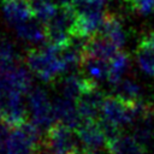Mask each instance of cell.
<instances>
[{"label":"cell","mask_w":154,"mask_h":154,"mask_svg":"<svg viewBox=\"0 0 154 154\" xmlns=\"http://www.w3.org/2000/svg\"><path fill=\"white\" fill-rule=\"evenodd\" d=\"M118 48L108 37H106L103 34L95 32L94 35L89 36L85 43V54L97 57L105 60H111V58L119 51Z\"/></svg>","instance_id":"obj_7"},{"label":"cell","mask_w":154,"mask_h":154,"mask_svg":"<svg viewBox=\"0 0 154 154\" xmlns=\"http://www.w3.org/2000/svg\"><path fill=\"white\" fill-rule=\"evenodd\" d=\"M114 85V94L126 105H132L141 99L140 87L131 79H120Z\"/></svg>","instance_id":"obj_12"},{"label":"cell","mask_w":154,"mask_h":154,"mask_svg":"<svg viewBox=\"0 0 154 154\" xmlns=\"http://www.w3.org/2000/svg\"><path fill=\"white\" fill-rule=\"evenodd\" d=\"M106 149L109 154H144L146 149L134 135L120 134L116 138L106 142Z\"/></svg>","instance_id":"obj_10"},{"label":"cell","mask_w":154,"mask_h":154,"mask_svg":"<svg viewBox=\"0 0 154 154\" xmlns=\"http://www.w3.org/2000/svg\"><path fill=\"white\" fill-rule=\"evenodd\" d=\"M101 118L118 125L119 128L134 122L129 105H126L116 95L105 96L101 107Z\"/></svg>","instance_id":"obj_4"},{"label":"cell","mask_w":154,"mask_h":154,"mask_svg":"<svg viewBox=\"0 0 154 154\" xmlns=\"http://www.w3.org/2000/svg\"><path fill=\"white\" fill-rule=\"evenodd\" d=\"M25 63L34 73L47 83L55 82L67 70L60 57V49L49 43L43 48H30L25 54Z\"/></svg>","instance_id":"obj_1"},{"label":"cell","mask_w":154,"mask_h":154,"mask_svg":"<svg viewBox=\"0 0 154 154\" xmlns=\"http://www.w3.org/2000/svg\"><path fill=\"white\" fill-rule=\"evenodd\" d=\"M136 58L141 69L150 76H154V49L138 43L136 48Z\"/></svg>","instance_id":"obj_16"},{"label":"cell","mask_w":154,"mask_h":154,"mask_svg":"<svg viewBox=\"0 0 154 154\" xmlns=\"http://www.w3.org/2000/svg\"><path fill=\"white\" fill-rule=\"evenodd\" d=\"M34 17L42 23H46L58 10V4L53 0H30Z\"/></svg>","instance_id":"obj_15"},{"label":"cell","mask_w":154,"mask_h":154,"mask_svg":"<svg viewBox=\"0 0 154 154\" xmlns=\"http://www.w3.org/2000/svg\"><path fill=\"white\" fill-rule=\"evenodd\" d=\"M129 66V55L119 49L109 60V72H108V81L112 84H116L122 79L123 73L126 71Z\"/></svg>","instance_id":"obj_13"},{"label":"cell","mask_w":154,"mask_h":154,"mask_svg":"<svg viewBox=\"0 0 154 154\" xmlns=\"http://www.w3.org/2000/svg\"><path fill=\"white\" fill-rule=\"evenodd\" d=\"M79 69H81V73L85 78L93 82H97L108 78L109 61L84 53L82 61L79 64Z\"/></svg>","instance_id":"obj_8"},{"label":"cell","mask_w":154,"mask_h":154,"mask_svg":"<svg viewBox=\"0 0 154 154\" xmlns=\"http://www.w3.org/2000/svg\"><path fill=\"white\" fill-rule=\"evenodd\" d=\"M29 103L32 113V122L38 129H49L54 123L55 116L53 106L42 89H34L29 94Z\"/></svg>","instance_id":"obj_3"},{"label":"cell","mask_w":154,"mask_h":154,"mask_svg":"<svg viewBox=\"0 0 154 154\" xmlns=\"http://www.w3.org/2000/svg\"><path fill=\"white\" fill-rule=\"evenodd\" d=\"M79 143L77 131L58 122L47 130L36 154H81Z\"/></svg>","instance_id":"obj_2"},{"label":"cell","mask_w":154,"mask_h":154,"mask_svg":"<svg viewBox=\"0 0 154 154\" xmlns=\"http://www.w3.org/2000/svg\"><path fill=\"white\" fill-rule=\"evenodd\" d=\"M76 131L84 149L100 150L102 147L106 148V137L99 125V120H84Z\"/></svg>","instance_id":"obj_5"},{"label":"cell","mask_w":154,"mask_h":154,"mask_svg":"<svg viewBox=\"0 0 154 154\" xmlns=\"http://www.w3.org/2000/svg\"><path fill=\"white\" fill-rule=\"evenodd\" d=\"M130 6L141 14H149L154 12V0H125Z\"/></svg>","instance_id":"obj_17"},{"label":"cell","mask_w":154,"mask_h":154,"mask_svg":"<svg viewBox=\"0 0 154 154\" xmlns=\"http://www.w3.org/2000/svg\"><path fill=\"white\" fill-rule=\"evenodd\" d=\"M100 32L108 37L118 48H122L125 42V34L123 31L122 23L119 18L112 12H105Z\"/></svg>","instance_id":"obj_11"},{"label":"cell","mask_w":154,"mask_h":154,"mask_svg":"<svg viewBox=\"0 0 154 154\" xmlns=\"http://www.w3.org/2000/svg\"><path fill=\"white\" fill-rule=\"evenodd\" d=\"M0 119H1V106H0Z\"/></svg>","instance_id":"obj_19"},{"label":"cell","mask_w":154,"mask_h":154,"mask_svg":"<svg viewBox=\"0 0 154 154\" xmlns=\"http://www.w3.org/2000/svg\"><path fill=\"white\" fill-rule=\"evenodd\" d=\"M53 111L55 119L59 123L65 124L75 130H77L78 126L83 123V119L77 109V105L73 103V100L71 99L63 97L55 100L53 105Z\"/></svg>","instance_id":"obj_6"},{"label":"cell","mask_w":154,"mask_h":154,"mask_svg":"<svg viewBox=\"0 0 154 154\" xmlns=\"http://www.w3.org/2000/svg\"><path fill=\"white\" fill-rule=\"evenodd\" d=\"M31 20V19H30ZM23 22L20 24H17V34L19 37L29 40V41H42L46 38L45 34V24L40 25L36 22Z\"/></svg>","instance_id":"obj_14"},{"label":"cell","mask_w":154,"mask_h":154,"mask_svg":"<svg viewBox=\"0 0 154 154\" xmlns=\"http://www.w3.org/2000/svg\"><path fill=\"white\" fill-rule=\"evenodd\" d=\"M4 14L11 24H20L34 17L30 0H4Z\"/></svg>","instance_id":"obj_9"},{"label":"cell","mask_w":154,"mask_h":154,"mask_svg":"<svg viewBox=\"0 0 154 154\" xmlns=\"http://www.w3.org/2000/svg\"><path fill=\"white\" fill-rule=\"evenodd\" d=\"M140 43L154 49V31H149L148 34L143 35L140 40Z\"/></svg>","instance_id":"obj_18"}]
</instances>
